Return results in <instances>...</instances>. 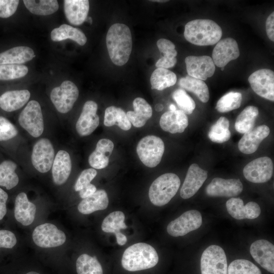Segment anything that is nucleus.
Instances as JSON below:
<instances>
[{"label":"nucleus","mask_w":274,"mask_h":274,"mask_svg":"<svg viewBox=\"0 0 274 274\" xmlns=\"http://www.w3.org/2000/svg\"><path fill=\"white\" fill-rule=\"evenodd\" d=\"M106 44L110 58L116 65H124L128 60L132 48L130 30L126 25L117 23L109 29Z\"/></svg>","instance_id":"nucleus-1"},{"label":"nucleus","mask_w":274,"mask_h":274,"mask_svg":"<svg viewBox=\"0 0 274 274\" xmlns=\"http://www.w3.org/2000/svg\"><path fill=\"white\" fill-rule=\"evenodd\" d=\"M185 39L197 46L213 45L218 43L222 36L220 26L210 19H198L188 22L185 26Z\"/></svg>","instance_id":"nucleus-2"},{"label":"nucleus","mask_w":274,"mask_h":274,"mask_svg":"<svg viewBox=\"0 0 274 274\" xmlns=\"http://www.w3.org/2000/svg\"><path fill=\"white\" fill-rule=\"evenodd\" d=\"M158 260V254L152 246L138 243L124 251L121 264L126 270L136 271L153 267L157 264Z\"/></svg>","instance_id":"nucleus-3"},{"label":"nucleus","mask_w":274,"mask_h":274,"mask_svg":"<svg viewBox=\"0 0 274 274\" xmlns=\"http://www.w3.org/2000/svg\"><path fill=\"white\" fill-rule=\"evenodd\" d=\"M181 184L179 177L174 173H165L156 178L151 185L149 197L156 206L167 204L176 194Z\"/></svg>","instance_id":"nucleus-4"},{"label":"nucleus","mask_w":274,"mask_h":274,"mask_svg":"<svg viewBox=\"0 0 274 274\" xmlns=\"http://www.w3.org/2000/svg\"><path fill=\"white\" fill-rule=\"evenodd\" d=\"M164 149V144L161 138L150 135L139 141L136 150L141 162L145 166L153 168L160 162Z\"/></svg>","instance_id":"nucleus-5"},{"label":"nucleus","mask_w":274,"mask_h":274,"mask_svg":"<svg viewBox=\"0 0 274 274\" xmlns=\"http://www.w3.org/2000/svg\"><path fill=\"white\" fill-rule=\"evenodd\" d=\"M18 122L32 136L38 138L41 135L44 124L40 104L35 100L29 101L20 114Z\"/></svg>","instance_id":"nucleus-6"},{"label":"nucleus","mask_w":274,"mask_h":274,"mask_svg":"<svg viewBox=\"0 0 274 274\" xmlns=\"http://www.w3.org/2000/svg\"><path fill=\"white\" fill-rule=\"evenodd\" d=\"M201 274H227V258L223 249L217 245L209 246L200 259Z\"/></svg>","instance_id":"nucleus-7"},{"label":"nucleus","mask_w":274,"mask_h":274,"mask_svg":"<svg viewBox=\"0 0 274 274\" xmlns=\"http://www.w3.org/2000/svg\"><path fill=\"white\" fill-rule=\"evenodd\" d=\"M79 91L72 81L66 80L54 88L50 93V99L56 110L61 113L68 112L77 100Z\"/></svg>","instance_id":"nucleus-8"},{"label":"nucleus","mask_w":274,"mask_h":274,"mask_svg":"<svg viewBox=\"0 0 274 274\" xmlns=\"http://www.w3.org/2000/svg\"><path fill=\"white\" fill-rule=\"evenodd\" d=\"M32 239L38 246L48 248L63 245L66 241V236L55 225L46 223L35 228L32 232Z\"/></svg>","instance_id":"nucleus-9"},{"label":"nucleus","mask_w":274,"mask_h":274,"mask_svg":"<svg viewBox=\"0 0 274 274\" xmlns=\"http://www.w3.org/2000/svg\"><path fill=\"white\" fill-rule=\"evenodd\" d=\"M202 223L200 213L197 210H189L169 223L166 230L168 233L172 236H181L197 229Z\"/></svg>","instance_id":"nucleus-10"},{"label":"nucleus","mask_w":274,"mask_h":274,"mask_svg":"<svg viewBox=\"0 0 274 274\" xmlns=\"http://www.w3.org/2000/svg\"><path fill=\"white\" fill-rule=\"evenodd\" d=\"M54 159V149L50 141L42 138L33 145L31 160L33 167L39 172L45 173L51 168Z\"/></svg>","instance_id":"nucleus-11"},{"label":"nucleus","mask_w":274,"mask_h":274,"mask_svg":"<svg viewBox=\"0 0 274 274\" xmlns=\"http://www.w3.org/2000/svg\"><path fill=\"white\" fill-rule=\"evenodd\" d=\"M273 172V162L267 156L259 157L251 161L243 169L245 178L254 183H263L268 181L272 177Z\"/></svg>","instance_id":"nucleus-12"},{"label":"nucleus","mask_w":274,"mask_h":274,"mask_svg":"<svg viewBox=\"0 0 274 274\" xmlns=\"http://www.w3.org/2000/svg\"><path fill=\"white\" fill-rule=\"evenodd\" d=\"M248 81L253 90L259 96L274 101V72L267 68L252 73Z\"/></svg>","instance_id":"nucleus-13"},{"label":"nucleus","mask_w":274,"mask_h":274,"mask_svg":"<svg viewBox=\"0 0 274 274\" xmlns=\"http://www.w3.org/2000/svg\"><path fill=\"white\" fill-rule=\"evenodd\" d=\"M243 185L239 179L214 178L206 188L207 195L212 197H234L243 191Z\"/></svg>","instance_id":"nucleus-14"},{"label":"nucleus","mask_w":274,"mask_h":274,"mask_svg":"<svg viewBox=\"0 0 274 274\" xmlns=\"http://www.w3.org/2000/svg\"><path fill=\"white\" fill-rule=\"evenodd\" d=\"M97 108V104L93 100L84 104L76 124V129L80 136L91 134L98 127L99 117L96 113Z\"/></svg>","instance_id":"nucleus-15"},{"label":"nucleus","mask_w":274,"mask_h":274,"mask_svg":"<svg viewBox=\"0 0 274 274\" xmlns=\"http://www.w3.org/2000/svg\"><path fill=\"white\" fill-rule=\"evenodd\" d=\"M185 61L188 75L195 78L206 80L215 73V64L209 56H188Z\"/></svg>","instance_id":"nucleus-16"},{"label":"nucleus","mask_w":274,"mask_h":274,"mask_svg":"<svg viewBox=\"0 0 274 274\" xmlns=\"http://www.w3.org/2000/svg\"><path fill=\"white\" fill-rule=\"evenodd\" d=\"M239 55V50L236 41L231 38L219 41L214 48L212 59L214 64L219 67H224L229 62L236 59Z\"/></svg>","instance_id":"nucleus-17"},{"label":"nucleus","mask_w":274,"mask_h":274,"mask_svg":"<svg viewBox=\"0 0 274 274\" xmlns=\"http://www.w3.org/2000/svg\"><path fill=\"white\" fill-rule=\"evenodd\" d=\"M208 177V172L196 163L189 167L185 179L180 190V195L183 199L192 197L202 186Z\"/></svg>","instance_id":"nucleus-18"},{"label":"nucleus","mask_w":274,"mask_h":274,"mask_svg":"<svg viewBox=\"0 0 274 274\" xmlns=\"http://www.w3.org/2000/svg\"><path fill=\"white\" fill-rule=\"evenodd\" d=\"M250 252L253 258L262 267L270 273H274L273 244L266 239H259L251 244Z\"/></svg>","instance_id":"nucleus-19"},{"label":"nucleus","mask_w":274,"mask_h":274,"mask_svg":"<svg viewBox=\"0 0 274 274\" xmlns=\"http://www.w3.org/2000/svg\"><path fill=\"white\" fill-rule=\"evenodd\" d=\"M228 213L233 218L237 220L244 219H254L261 213L260 206L255 202L250 201L246 205L239 198L232 197L226 203Z\"/></svg>","instance_id":"nucleus-20"},{"label":"nucleus","mask_w":274,"mask_h":274,"mask_svg":"<svg viewBox=\"0 0 274 274\" xmlns=\"http://www.w3.org/2000/svg\"><path fill=\"white\" fill-rule=\"evenodd\" d=\"M269 132V128L267 125H261L244 133L238 143L239 150L246 154L254 153Z\"/></svg>","instance_id":"nucleus-21"},{"label":"nucleus","mask_w":274,"mask_h":274,"mask_svg":"<svg viewBox=\"0 0 274 274\" xmlns=\"http://www.w3.org/2000/svg\"><path fill=\"white\" fill-rule=\"evenodd\" d=\"M161 129L171 133H182L188 125V118L182 111H169L163 113L160 119Z\"/></svg>","instance_id":"nucleus-22"},{"label":"nucleus","mask_w":274,"mask_h":274,"mask_svg":"<svg viewBox=\"0 0 274 274\" xmlns=\"http://www.w3.org/2000/svg\"><path fill=\"white\" fill-rule=\"evenodd\" d=\"M124 220L125 215L122 212L114 211L106 217L101 226L104 232L115 234L117 242L120 246H123L127 241L126 236L120 232V229L127 227Z\"/></svg>","instance_id":"nucleus-23"},{"label":"nucleus","mask_w":274,"mask_h":274,"mask_svg":"<svg viewBox=\"0 0 274 274\" xmlns=\"http://www.w3.org/2000/svg\"><path fill=\"white\" fill-rule=\"evenodd\" d=\"M64 11L68 21L74 25L82 24L86 19L89 10L87 0H64Z\"/></svg>","instance_id":"nucleus-24"},{"label":"nucleus","mask_w":274,"mask_h":274,"mask_svg":"<svg viewBox=\"0 0 274 274\" xmlns=\"http://www.w3.org/2000/svg\"><path fill=\"white\" fill-rule=\"evenodd\" d=\"M72 170V161L68 153L59 150L56 154L52 166L54 183L58 185L64 184L68 179Z\"/></svg>","instance_id":"nucleus-25"},{"label":"nucleus","mask_w":274,"mask_h":274,"mask_svg":"<svg viewBox=\"0 0 274 274\" xmlns=\"http://www.w3.org/2000/svg\"><path fill=\"white\" fill-rule=\"evenodd\" d=\"M36 212V205L28 200L26 193H19L15 203L14 216L16 220L24 226L29 225L35 220Z\"/></svg>","instance_id":"nucleus-26"},{"label":"nucleus","mask_w":274,"mask_h":274,"mask_svg":"<svg viewBox=\"0 0 274 274\" xmlns=\"http://www.w3.org/2000/svg\"><path fill=\"white\" fill-rule=\"evenodd\" d=\"M114 146V143L110 140H99L96 144L95 150L89 156L88 162L90 165L93 168L98 169L107 167Z\"/></svg>","instance_id":"nucleus-27"},{"label":"nucleus","mask_w":274,"mask_h":274,"mask_svg":"<svg viewBox=\"0 0 274 274\" xmlns=\"http://www.w3.org/2000/svg\"><path fill=\"white\" fill-rule=\"evenodd\" d=\"M134 111H129L126 115L130 122L135 127H142L152 115L151 106L144 98L136 97L133 101Z\"/></svg>","instance_id":"nucleus-28"},{"label":"nucleus","mask_w":274,"mask_h":274,"mask_svg":"<svg viewBox=\"0 0 274 274\" xmlns=\"http://www.w3.org/2000/svg\"><path fill=\"white\" fill-rule=\"evenodd\" d=\"M30 96L27 90L6 91L0 96V108L6 112H13L21 108Z\"/></svg>","instance_id":"nucleus-29"},{"label":"nucleus","mask_w":274,"mask_h":274,"mask_svg":"<svg viewBox=\"0 0 274 274\" xmlns=\"http://www.w3.org/2000/svg\"><path fill=\"white\" fill-rule=\"evenodd\" d=\"M109 204L108 194L105 190H96L91 196L83 199L79 203L78 210L83 214L87 215L95 211L105 210Z\"/></svg>","instance_id":"nucleus-30"},{"label":"nucleus","mask_w":274,"mask_h":274,"mask_svg":"<svg viewBox=\"0 0 274 274\" xmlns=\"http://www.w3.org/2000/svg\"><path fill=\"white\" fill-rule=\"evenodd\" d=\"M35 57L33 50L27 46H17L0 53V65L21 64Z\"/></svg>","instance_id":"nucleus-31"},{"label":"nucleus","mask_w":274,"mask_h":274,"mask_svg":"<svg viewBox=\"0 0 274 274\" xmlns=\"http://www.w3.org/2000/svg\"><path fill=\"white\" fill-rule=\"evenodd\" d=\"M51 38L54 42L69 39L81 46L84 45L87 42L86 36L80 29L66 24L53 29L51 32Z\"/></svg>","instance_id":"nucleus-32"},{"label":"nucleus","mask_w":274,"mask_h":274,"mask_svg":"<svg viewBox=\"0 0 274 274\" xmlns=\"http://www.w3.org/2000/svg\"><path fill=\"white\" fill-rule=\"evenodd\" d=\"M157 47L163 56L159 59L155 64L158 67L168 68L174 67L177 63V51L175 44L170 41L165 39H160L157 42Z\"/></svg>","instance_id":"nucleus-33"},{"label":"nucleus","mask_w":274,"mask_h":274,"mask_svg":"<svg viewBox=\"0 0 274 274\" xmlns=\"http://www.w3.org/2000/svg\"><path fill=\"white\" fill-rule=\"evenodd\" d=\"M179 85L182 89L194 93L202 102H207L210 98L208 87L201 80L187 75L180 79Z\"/></svg>","instance_id":"nucleus-34"},{"label":"nucleus","mask_w":274,"mask_h":274,"mask_svg":"<svg viewBox=\"0 0 274 274\" xmlns=\"http://www.w3.org/2000/svg\"><path fill=\"white\" fill-rule=\"evenodd\" d=\"M104 124L107 127L117 124L120 128L125 131L129 130L131 127V124L123 110L115 106H110L106 109Z\"/></svg>","instance_id":"nucleus-35"},{"label":"nucleus","mask_w":274,"mask_h":274,"mask_svg":"<svg viewBox=\"0 0 274 274\" xmlns=\"http://www.w3.org/2000/svg\"><path fill=\"white\" fill-rule=\"evenodd\" d=\"M177 80V76L174 72L164 68L158 67L153 71L150 77L151 89L163 90L174 85Z\"/></svg>","instance_id":"nucleus-36"},{"label":"nucleus","mask_w":274,"mask_h":274,"mask_svg":"<svg viewBox=\"0 0 274 274\" xmlns=\"http://www.w3.org/2000/svg\"><path fill=\"white\" fill-rule=\"evenodd\" d=\"M258 114L259 110L256 107L249 106L246 107L236 119L235 130L241 133H245L252 130Z\"/></svg>","instance_id":"nucleus-37"},{"label":"nucleus","mask_w":274,"mask_h":274,"mask_svg":"<svg viewBox=\"0 0 274 274\" xmlns=\"http://www.w3.org/2000/svg\"><path fill=\"white\" fill-rule=\"evenodd\" d=\"M26 8L32 14L46 16L56 12L59 8L56 0H24Z\"/></svg>","instance_id":"nucleus-38"},{"label":"nucleus","mask_w":274,"mask_h":274,"mask_svg":"<svg viewBox=\"0 0 274 274\" xmlns=\"http://www.w3.org/2000/svg\"><path fill=\"white\" fill-rule=\"evenodd\" d=\"M17 164L11 160H5L0 164V186L10 190L19 182V178L15 170Z\"/></svg>","instance_id":"nucleus-39"},{"label":"nucleus","mask_w":274,"mask_h":274,"mask_svg":"<svg viewBox=\"0 0 274 274\" xmlns=\"http://www.w3.org/2000/svg\"><path fill=\"white\" fill-rule=\"evenodd\" d=\"M229 122L225 117H221L210 128L208 136L211 141L223 143L229 140L231 132L229 129Z\"/></svg>","instance_id":"nucleus-40"},{"label":"nucleus","mask_w":274,"mask_h":274,"mask_svg":"<svg viewBox=\"0 0 274 274\" xmlns=\"http://www.w3.org/2000/svg\"><path fill=\"white\" fill-rule=\"evenodd\" d=\"M78 274H103L101 265L95 256L81 255L76 261Z\"/></svg>","instance_id":"nucleus-41"},{"label":"nucleus","mask_w":274,"mask_h":274,"mask_svg":"<svg viewBox=\"0 0 274 274\" xmlns=\"http://www.w3.org/2000/svg\"><path fill=\"white\" fill-rule=\"evenodd\" d=\"M242 101V95L238 92L230 91L222 96L217 101L216 109L226 113L238 108Z\"/></svg>","instance_id":"nucleus-42"},{"label":"nucleus","mask_w":274,"mask_h":274,"mask_svg":"<svg viewBox=\"0 0 274 274\" xmlns=\"http://www.w3.org/2000/svg\"><path fill=\"white\" fill-rule=\"evenodd\" d=\"M227 274H261V272L251 261L246 259H236L229 265Z\"/></svg>","instance_id":"nucleus-43"},{"label":"nucleus","mask_w":274,"mask_h":274,"mask_svg":"<svg viewBox=\"0 0 274 274\" xmlns=\"http://www.w3.org/2000/svg\"><path fill=\"white\" fill-rule=\"evenodd\" d=\"M28 68L23 64L0 65V80H10L24 77Z\"/></svg>","instance_id":"nucleus-44"},{"label":"nucleus","mask_w":274,"mask_h":274,"mask_svg":"<svg viewBox=\"0 0 274 274\" xmlns=\"http://www.w3.org/2000/svg\"><path fill=\"white\" fill-rule=\"evenodd\" d=\"M172 97L177 103L180 110L186 115H190L195 108L194 100L186 93L185 90L179 88L173 93Z\"/></svg>","instance_id":"nucleus-45"},{"label":"nucleus","mask_w":274,"mask_h":274,"mask_svg":"<svg viewBox=\"0 0 274 274\" xmlns=\"http://www.w3.org/2000/svg\"><path fill=\"white\" fill-rule=\"evenodd\" d=\"M17 134L15 126L7 118L0 116V141L10 140Z\"/></svg>","instance_id":"nucleus-46"},{"label":"nucleus","mask_w":274,"mask_h":274,"mask_svg":"<svg viewBox=\"0 0 274 274\" xmlns=\"http://www.w3.org/2000/svg\"><path fill=\"white\" fill-rule=\"evenodd\" d=\"M97 175V171L92 168L83 170L77 179L74 186L76 191H79L85 186L90 184Z\"/></svg>","instance_id":"nucleus-47"},{"label":"nucleus","mask_w":274,"mask_h":274,"mask_svg":"<svg viewBox=\"0 0 274 274\" xmlns=\"http://www.w3.org/2000/svg\"><path fill=\"white\" fill-rule=\"evenodd\" d=\"M19 3L18 0H0V17L6 18L13 15Z\"/></svg>","instance_id":"nucleus-48"},{"label":"nucleus","mask_w":274,"mask_h":274,"mask_svg":"<svg viewBox=\"0 0 274 274\" xmlns=\"http://www.w3.org/2000/svg\"><path fill=\"white\" fill-rule=\"evenodd\" d=\"M16 243V237L12 232L7 230H0V248L11 249Z\"/></svg>","instance_id":"nucleus-49"},{"label":"nucleus","mask_w":274,"mask_h":274,"mask_svg":"<svg viewBox=\"0 0 274 274\" xmlns=\"http://www.w3.org/2000/svg\"><path fill=\"white\" fill-rule=\"evenodd\" d=\"M266 31L268 38L274 41V12H272L266 21Z\"/></svg>","instance_id":"nucleus-50"},{"label":"nucleus","mask_w":274,"mask_h":274,"mask_svg":"<svg viewBox=\"0 0 274 274\" xmlns=\"http://www.w3.org/2000/svg\"><path fill=\"white\" fill-rule=\"evenodd\" d=\"M8 198V194L0 188V220L7 213L6 202Z\"/></svg>","instance_id":"nucleus-51"},{"label":"nucleus","mask_w":274,"mask_h":274,"mask_svg":"<svg viewBox=\"0 0 274 274\" xmlns=\"http://www.w3.org/2000/svg\"><path fill=\"white\" fill-rule=\"evenodd\" d=\"M96 191V188L92 184H89L79 191V195L84 199L93 194Z\"/></svg>","instance_id":"nucleus-52"},{"label":"nucleus","mask_w":274,"mask_h":274,"mask_svg":"<svg viewBox=\"0 0 274 274\" xmlns=\"http://www.w3.org/2000/svg\"><path fill=\"white\" fill-rule=\"evenodd\" d=\"M155 109L157 112H160L163 109V106L161 104H157L155 106Z\"/></svg>","instance_id":"nucleus-53"},{"label":"nucleus","mask_w":274,"mask_h":274,"mask_svg":"<svg viewBox=\"0 0 274 274\" xmlns=\"http://www.w3.org/2000/svg\"><path fill=\"white\" fill-rule=\"evenodd\" d=\"M169 109L170 111H174L177 110L176 106L174 104L170 105L169 107Z\"/></svg>","instance_id":"nucleus-54"},{"label":"nucleus","mask_w":274,"mask_h":274,"mask_svg":"<svg viewBox=\"0 0 274 274\" xmlns=\"http://www.w3.org/2000/svg\"><path fill=\"white\" fill-rule=\"evenodd\" d=\"M85 21H88L89 23H90V24L92 23V18L90 17H87L86 20Z\"/></svg>","instance_id":"nucleus-55"},{"label":"nucleus","mask_w":274,"mask_h":274,"mask_svg":"<svg viewBox=\"0 0 274 274\" xmlns=\"http://www.w3.org/2000/svg\"><path fill=\"white\" fill-rule=\"evenodd\" d=\"M26 274H40V273H39L38 272L36 271H29L26 273Z\"/></svg>","instance_id":"nucleus-56"},{"label":"nucleus","mask_w":274,"mask_h":274,"mask_svg":"<svg viewBox=\"0 0 274 274\" xmlns=\"http://www.w3.org/2000/svg\"><path fill=\"white\" fill-rule=\"evenodd\" d=\"M152 2H160V3H163V2H167L168 1H152Z\"/></svg>","instance_id":"nucleus-57"},{"label":"nucleus","mask_w":274,"mask_h":274,"mask_svg":"<svg viewBox=\"0 0 274 274\" xmlns=\"http://www.w3.org/2000/svg\"><path fill=\"white\" fill-rule=\"evenodd\" d=\"M224 67H221V71H223V70H224Z\"/></svg>","instance_id":"nucleus-58"}]
</instances>
